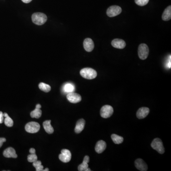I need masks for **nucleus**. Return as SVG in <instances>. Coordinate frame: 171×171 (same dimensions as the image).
Listing matches in <instances>:
<instances>
[{
	"label": "nucleus",
	"instance_id": "15",
	"mask_svg": "<svg viewBox=\"0 0 171 171\" xmlns=\"http://www.w3.org/2000/svg\"><path fill=\"white\" fill-rule=\"evenodd\" d=\"M107 147L106 142L103 140H100L97 142L95 146V151L97 153L101 154L105 151Z\"/></svg>",
	"mask_w": 171,
	"mask_h": 171
},
{
	"label": "nucleus",
	"instance_id": "30",
	"mask_svg": "<svg viewBox=\"0 0 171 171\" xmlns=\"http://www.w3.org/2000/svg\"><path fill=\"white\" fill-rule=\"evenodd\" d=\"M35 152H36V151H35V149H34V148H32L29 149V153L32 154H35Z\"/></svg>",
	"mask_w": 171,
	"mask_h": 171
},
{
	"label": "nucleus",
	"instance_id": "29",
	"mask_svg": "<svg viewBox=\"0 0 171 171\" xmlns=\"http://www.w3.org/2000/svg\"><path fill=\"white\" fill-rule=\"evenodd\" d=\"M6 139L5 138H0V148L2 146L3 143L6 142Z\"/></svg>",
	"mask_w": 171,
	"mask_h": 171
},
{
	"label": "nucleus",
	"instance_id": "2",
	"mask_svg": "<svg viewBox=\"0 0 171 171\" xmlns=\"http://www.w3.org/2000/svg\"><path fill=\"white\" fill-rule=\"evenodd\" d=\"M80 74L83 78L87 80H93L97 76V72L94 69L89 68L81 69L80 72Z\"/></svg>",
	"mask_w": 171,
	"mask_h": 171
},
{
	"label": "nucleus",
	"instance_id": "10",
	"mask_svg": "<svg viewBox=\"0 0 171 171\" xmlns=\"http://www.w3.org/2000/svg\"><path fill=\"white\" fill-rule=\"evenodd\" d=\"M135 167L141 171H146L148 169L147 165L142 159L138 158L134 162Z\"/></svg>",
	"mask_w": 171,
	"mask_h": 171
},
{
	"label": "nucleus",
	"instance_id": "4",
	"mask_svg": "<svg viewBox=\"0 0 171 171\" xmlns=\"http://www.w3.org/2000/svg\"><path fill=\"white\" fill-rule=\"evenodd\" d=\"M149 52V48L146 44L142 43L139 45L138 53L140 59L142 60H146L148 57Z\"/></svg>",
	"mask_w": 171,
	"mask_h": 171
},
{
	"label": "nucleus",
	"instance_id": "9",
	"mask_svg": "<svg viewBox=\"0 0 171 171\" xmlns=\"http://www.w3.org/2000/svg\"><path fill=\"white\" fill-rule=\"evenodd\" d=\"M67 98L70 103H74V104L79 103L81 100V95L79 94L73 92L68 94Z\"/></svg>",
	"mask_w": 171,
	"mask_h": 171
},
{
	"label": "nucleus",
	"instance_id": "12",
	"mask_svg": "<svg viewBox=\"0 0 171 171\" xmlns=\"http://www.w3.org/2000/svg\"><path fill=\"white\" fill-rule=\"evenodd\" d=\"M3 154V156L6 158H16L18 157L15 149L11 147H8L4 150Z\"/></svg>",
	"mask_w": 171,
	"mask_h": 171
},
{
	"label": "nucleus",
	"instance_id": "26",
	"mask_svg": "<svg viewBox=\"0 0 171 171\" xmlns=\"http://www.w3.org/2000/svg\"><path fill=\"white\" fill-rule=\"evenodd\" d=\"M37 155L35 154H29V155L28 156L27 159L28 161V162H30V163H33V162L36 161L37 160Z\"/></svg>",
	"mask_w": 171,
	"mask_h": 171
},
{
	"label": "nucleus",
	"instance_id": "27",
	"mask_svg": "<svg viewBox=\"0 0 171 171\" xmlns=\"http://www.w3.org/2000/svg\"><path fill=\"white\" fill-rule=\"evenodd\" d=\"M136 4H138V6H146L149 2V0H134Z\"/></svg>",
	"mask_w": 171,
	"mask_h": 171
},
{
	"label": "nucleus",
	"instance_id": "22",
	"mask_svg": "<svg viewBox=\"0 0 171 171\" xmlns=\"http://www.w3.org/2000/svg\"><path fill=\"white\" fill-rule=\"evenodd\" d=\"M39 87L41 90L45 92H49L51 90V87L49 85L44 83H40L39 85Z\"/></svg>",
	"mask_w": 171,
	"mask_h": 171
},
{
	"label": "nucleus",
	"instance_id": "6",
	"mask_svg": "<svg viewBox=\"0 0 171 171\" xmlns=\"http://www.w3.org/2000/svg\"><path fill=\"white\" fill-rule=\"evenodd\" d=\"M113 112V108L110 105H105L101 108L100 115L101 117L104 119H107L110 118L112 115Z\"/></svg>",
	"mask_w": 171,
	"mask_h": 171
},
{
	"label": "nucleus",
	"instance_id": "11",
	"mask_svg": "<svg viewBox=\"0 0 171 171\" xmlns=\"http://www.w3.org/2000/svg\"><path fill=\"white\" fill-rule=\"evenodd\" d=\"M83 46L85 50L87 52H91L94 48V43L92 39L87 38L84 40Z\"/></svg>",
	"mask_w": 171,
	"mask_h": 171
},
{
	"label": "nucleus",
	"instance_id": "13",
	"mask_svg": "<svg viewBox=\"0 0 171 171\" xmlns=\"http://www.w3.org/2000/svg\"><path fill=\"white\" fill-rule=\"evenodd\" d=\"M149 111L150 110L148 107H141L137 111V118L140 119H144L147 117V115L149 114Z\"/></svg>",
	"mask_w": 171,
	"mask_h": 171
},
{
	"label": "nucleus",
	"instance_id": "20",
	"mask_svg": "<svg viewBox=\"0 0 171 171\" xmlns=\"http://www.w3.org/2000/svg\"><path fill=\"white\" fill-rule=\"evenodd\" d=\"M42 114V111L40 108H36L31 112V117L32 118H35V119H39L41 118Z\"/></svg>",
	"mask_w": 171,
	"mask_h": 171
},
{
	"label": "nucleus",
	"instance_id": "5",
	"mask_svg": "<svg viewBox=\"0 0 171 171\" xmlns=\"http://www.w3.org/2000/svg\"><path fill=\"white\" fill-rule=\"evenodd\" d=\"M40 124L37 122H31L26 125L25 129L26 132L29 133H36L38 132L40 129Z\"/></svg>",
	"mask_w": 171,
	"mask_h": 171
},
{
	"label": "nucleus",
	"instance_id": "28",
	"mask_svg": "<svg viewBox=\"0 0 171 171\" xmlns=\"http://www.w3.org/2000/svg\"><path fill=\"white\" fill-rule=\"evenodd\" d=\"M4 121V117L3 113L2 111H0V124H2Z\"/></svg>",
	"mask_w": 171,
	"mask_h": 171
},
{
	"label": "nucleus",
	"instance_id": "17",
	"mask_svg": "<svg viewBox=\"0 0 171 171\" xmlns=\"http://www.w3.org/2000/svg\"><path fill=\"white\" fill-rule=\"evenodd\" d=\"M51 120L45 121L43 123V127L45 131L49 134H52L53 133L54 129L51 125Z\"/></svg>",
	"mask_w": 171,
	"mask_h": 171
},
{
	"label": "nucleus",
	"instance_id": "32",
	"mask_svg": "<svg viewBox=\"0 0 171 171\" xmlns=\"http://www.w3.org/2000/svg\"><path fill=\"white\" fill-rule=\"evenodd\" d=\"M36 108H40V109L41 107V105H40V104H37L36 105Z\"/></svg>",
	"mask_w": 171,
	"mask_h": 171
},
{
	"label": "nucleus",
	"instance_id": "3",
	"mask_svg": "<svg viewBox=\"0 0 171 171\" xmlns=\"http://www.w3.org/2000/svg\"><path fill=\"white\" fill-rule=\"evenodd\" d=\"M151 146L154 150H156L160 154H163L165 153V148L163 146V142L160 139L158 138L154 139Z\"/></svg>",
	"mask_w": 171,
	"mask_h": 171
},
{
	"label": "nucleus",
	"instance_id": "25",
	"mask_svg": "<svg viewBox=\"0 0 171 171\" xmlns=\"http://www.w3.org/2000/svg\"><path fill=\"white\" fill-rule=\"evenodd\" d=\"M33 166L36 168V171H43V166L41 165V161L37 160L33 162Z\"/></svg>",
	"mask_w": 171,
	"mask_h": 171
},
{
	"label": "nucleus",
	"instance_id": "21",
	"mask_svg": "<svg viewBox=\"0 0 171 171\" xmlns=\"http://www.w3.org/2000/svg\"><path fill=\"white\" fill-rule=\"evenodd\" d=\"M111 139L114 143L115 144H121L124 141L123 137H120L115 134H112L111 135Z\"/></svg>",
	"mask_w": 171,
	"mask_h": 171
},
{
	"label": "nucleus",
	"instance_id": "1",
	"mask_svg": "<svg viewBox=\"0 0 171 171\" xmlns=\"http://www.w3.org/2000/svg\"><path fill=\"white\" fill-rule=\"evenodd\" d=\"M32 18L33 22L38 25H42L47 20L46 15L41 13H34L32 15Z\"/></svg>",
	"mask_w": 171,
	"mask_h": 171
},
{
	"label": "nucleus",
	"instance_id": "19",
	"mask_svg": "<svg viewBox=\"0 0 171 171\" xmlns=\"http://www.w3.org/2000/svg\"><path fill=\"white\" fill-rule=\"evenodd\" d=\"M3 117L5 118L4 120V124L8 127H12L14 125V121L6 113H3Z\"/></svg>",
	"mask_w": 171,
	"mask_h": 171
},
{
	"label": "nucleus",
	"instance_id": "14",
	"mask_svg": "<svg viewBox=\"0 0 171 171\" xmlns=\"http://www.w3.org/2000/svg\"><path fill=\"white\" fill-rule=\"evenodd\" d=\"M112 45L115 48L122 49L126 46V43L122 39H115L113 40L111 42Z\"/></svg>",
	"mask_w": 171,
	"mask_h": 171
},
{
	"label": "nucleus",
	"instance_id": "8",
	"mask_svg": "<svg viewBox=\"0 0 171 171\" xmlns=\"http://www.w3.org/2000/svg\"><path fill=\"white\" fill-rule=\"evenodd\" d=\"M59 159L63 163H68L72 158V154L68 149H62L59 155Z\"/></svg>",
	"mask_w": 171,
	"mask_h": 171
},
{
	"label": "nucleus",
	"instance_id": "18",
	"mask_svg": "<svg viewBox=\"0 0 171 171\" xmlns=\"http://www.w3.org/2000/svg\"><path fill=\"white\" fill-rule=\"evenodd\" d=\"M162 19L165 21H168L171 19V6L166 8L162 15Z\"/></svg>",
	"mask_w": 171,
	"mask_h": 171
},
{
	"label": "nucleus",
	"instance_id": "33",
	"mask_svg": "<svg viewBox=\"0 0 171 171\" xmlns=\"http://www.w3.org/2000/svg\"><path fill=\"white\" fill-rule=\"evenodd\" d=\"M49 171V170L48 168H46V169H45V170H44V169H43V171Z\"/></svg>",
	"mask_w": 171,
	"mask_h": 171
},
{
	"label": "nucleus",
	"instance_id": "24",
	"mask_svg": "<svg viewBox=\"0 0 171 171\" xmlns=\"http://www.w3.org/2000/svg\"><path fill=\"white\" fill-rule=\"evenodd\" d=\"M78 170L79 171H90V168H88V163L85 161H83L82 164L79 165L78 166Z\"/></svg>",
	"mask_w": 171,
	"mask_h": 171
},
{
	"label": "nucleus",
	"instance_id": "31",
	"mask_svg": "<svg viewBox=\"0 0 171 171\" xmlns=\"http://www.w3.org/2000/svg\"><path fill=\"white\" fill-rule=\"evenodd\" d=\"M24 3H28L32 1V0H21Z\"/></svg>",
	"mask_w": 171,
	"mask_h": 171
},
{
	"label": "nucleus",
	"instance_id": "16",
	"mask_svg": "<svg viewBox=\"0 0 171 171\" xmlns=\"http://www.w3.org/2000/svg\"><path fill=\"white\" fill-rule=\"evenodd\" d=\"M85 121L84 119H80L77 121L75 128V132L77 134L81 133L85 127Z\"/></svg>",
	"mask_w": 171,
	"mask_h": 171
},
{
	"label": "nucleus",
	"instance_id": "23",
	"mask_svg": "<svg viewBox=\"0 0 171 171\" xmlns=\"http://www.w3.org/2000/svg\"><path fill=\"white\" fill-rule=\"evenodd\" d=\"M63 89L65 92L69 93L73 92L74 91L75 87L71 83H67V84H65L63 87Z\"/></svg>",
	"mask_w": 171,
	"mask_h": 171
},
{
	"label": "nucleus",
	"instance_id": "7",
	"mask_svg": "<svg viewBox=\"0 0 171 171\" xmlns=\"http://www.w3.org/2000/svg\"><path fill=\"white\" fill-rule=\"evenodd\" d=\"M122 12V9L119 6H110L107 10V14L109 17H113L120 14Z\"/></svg>",
	"mask_w": 171,
	"mask_h": 171
}]
</instances>
